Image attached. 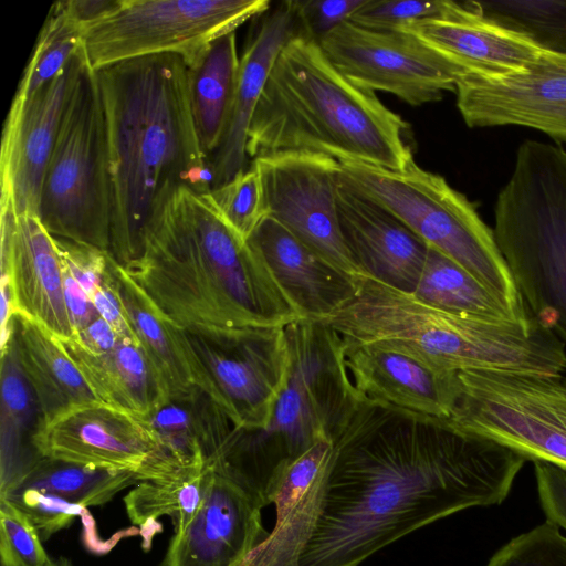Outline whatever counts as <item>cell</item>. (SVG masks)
Masks as SVG:
<instances>
[{
	"label": "cell",
	"mask_w": 566,
	"mask_h": 566,
	"mask_svg": "<svg viewBox=\"0 0 566 566\" xmlns=\"http://www.w3.org/2000/svg\"><path fill=\"white\" fill-rule=\"evenodd\" d=\"M6 499L20 509L34 525L42 541L69 527L76 516L91 517L86 507L60 495L33 488H18L8 491Z\"/></svg>",
	"instance_id": "ab89813d"
},
{
	"label": "cell",
	"mask_w": 566,
	"mask_h": 566,
	"mask_svg": "<svg viewBox=\"0 0 566 566\" xmlns=\"http://www.w3.org/2000/svg\"><path fill=\"white\" fill-rule=\"evenodd\" d=\"M454 93L470 128L528 127L566 148V54L543 50L525 69L501 77L468 74Z\"/></svg>",
	"instance_id": "2e32d148"
},
{
	"label": "cell",
	"mask_w": 566,
	"mask_h": 566,
	"mask_svg": "<svg viewBox=\"0 0 566 566\" xmlns=\"http://www.w3.org/2000/svg\"><path fill=\"white\" fill-rule=\"evenodd\" d=\"M367 0H294L303 35L318 41L322 36L349 21Z\"/></svg>",
	"instance_id": "7bdbcfd3"
},
{
	"label": "cell",
	"mask_w": 566,
	"mask_h": 566,
	"mask_svg": "<svg viewBox=\"0 0 566 566\" xmlns=\"http://www.w3.org/2000/svg\"><path fill=\"white\" fill-rule=\"evenodd\" d=\"M211 467L191 469L168 481H140L124 497L129 521L139 528L143 548L148 551L161 526L158 520L169 516L174 532H182L200 510L212 483Z\"/></svg>",
	"instance_id": "1f68e13d"
},
{
	"label": "cell",
	"mask_w": 566,
	"mask_h": 566,
	"mask_svg": "<svg viewBox=\"0 0 566 566\" xmlns=\"http://www.w3.org/2000/svg\"><path fill=\"white\" fill-rule=\"evenodd\" d=\"M262 509L242 488L214 472L200 510L174 534L160 566H232L242 560L270 534Z\"/></svg>",
	"instance_id": "ffe728a7"
},
{
	"label": "cell",
	"mask_w": 566,
	"mask_h": 566,
	"mask_svg": "<svg viewBox=\"0 0 566 566\" xmlns=\"http://www.w3.org/2000/svg\"><path fill=\"white\" fill-rule=\"evenodd\" d=\"M290 349L286 385L269 424L261 430L233 428L214 464L262 507L271 504L280 470L323 438L347 423L359 403L343 363L338 336L312 319L285 327Z\"/></svg>",
	"instance_id": "8992f818"
},
{
	"label": "cell",
	"mask_w": 566,
	"mask_h": 566,
	"mask_svg": "<svg viewBox=\"0 0 566 566\" xmlns=\"http://www.w3.org/2000/svg\"><path fill=\"white\" fill-rule=\"evenodd\" d=\"M400 31L482 77L518 72L543 52L530 39L484 17L474 1L447 0L442 13L409 23Z\"/></svg>",
	"instance_id": "44dd1931"
},
{
	"label": "cell",
	"mask_w": 566,
	"mask_h": 566,
	"mask_svg": "<svg viewBox=\"0 0 566 566\" xmlns=\"http://www.w3.org/2000/svg\"><path fill=\"white\" fill-rule=\"evenodd\" d=\"M123 268L178 326L286 327L302 319L210 192L180 188L147 231L142 255Z\"/></svg>",
	"instance_id": "3957f363"
},
{
	"label": "cell",
	"mask_w": 566,
	"mask_h": 566,
	"mask_svg": "<svg viewBox=\"0 0 566 566\" xmlns=\"http://www.w3.org/2000/svg\"><path fill=\"white\" fill-rule=\"evenodd\" d=\"M210 196L226 221L244 240L266 217L261 179L253 165L212 189Z\"/></svg>",
	"instance_id": "8d00e7d4"
},
{
	"label": "cell",
	"mask_w": 566,
	"mask_h": 566,
	"mask_svg": "<svg viewBox=\"0 0 566 566\" xmlns=\"http://www.w3.org/2000/svg\"><path fill=\"white\" fill-rule=\"evenodd\" d=\"M97 399L109 407L147 417L168 395L139 343L122 338L108 353L95 355L75 338L61 339Z\"/></svg>",
	"instance_id": "4316f807"
},
{
	"label": "cell",
	"mask_w": 566,
	"mask_h": 566,
	"mask_svg": "<svg viewBox=\"0 0 566 566\" xmlns=\"http://www.w3.org/2000/svg\"><path fill=\"white\" fill-rule=\"evenodd\" d=\"M333 442L321 513L298 566H359L428 524L499 505L526 462L443 420L365 405Z\"/></svg>",
	"instance_id": "6da1fadb"
},
{
	"label": "cell",
	"mask_w": 566,
	"mask_h": 566,
	"mask_svg": "<svg viewBox=\"0 0 566 566\" xmlns=\"http://www.w3.org/2000/svg\"><path fill=\"white\" fill-rule=\"evenodd\" d=\"M84 46L50 83L28 98H14L2 134L1 191L15 211L39 217L42 182L70 95L86 63Z\"/></svg>",
	"instance_id": "e0dca14e"
},
{
	"label": "cell",
	"mask_w": 566,
	"mask_h": 566,
	"mask_svg": "<svg viewBox=\"0 0 566 566\" xmlns=\"http://www.w3.org/2000/svg\"><path fill=\"white\" fill-rule=\"evenodd\" d=\"M53 239L63 265L92 297L105 280L111 251L62 238Z\"/></svg>",
	"instance_id": "b9f144b4"
},
{
	"label": "cell",
	"mask_w": 566,
	"mask_h": 566,
	"mask_svg": "<svg viewBox=\"0 0 566 566\" xmlns=\"http://www.w3.org/2000/svg\"><path fill=\"white\" fill-rule=\"evenodd\" d=\"M302 318L329 316L355 292V281L331 265L273 218L262 219L247 240Z\"/></svg>",
	"instance_id": "d4e9b609"
},
{
	"label": "cell",
	"mask_w": 566,
	"mask_h": 566,
	"mask_svg": "<svg viewBox=\"0 0 566 566\" xmlns=\"http://www.w3.org/2000/svg\"><path fill=\"white\" fill-rule=\"evenodd\" d=\"M493 232L531 316L566 342V148H517L499 191Z\"/></svg>",
	"instance_id": "52a82bcc"
},
{
	"label": "cell",
	"mask_w": 566,
	"mask_h": 566,
	"mask_svg": "<svg viewBox=\"0 0 566 566\" xmlns=\"http://www.w3.org/2000/svg\"><path fill=\"white\" fill-rule=\"evenodd\" d=\"M333 455V439L323 438L281 469L272 497L274 527L242 559L245 566H298L321 513Z\"/></svg>",
	"instance_id": "603a6c76"
},
{
	"label": "cell",
	"mask_w": 566,
	"mask_h": 566,
	"mask_svg": "<svg viewBox=\"0 0 566 566\" xmlns=\"http://www.w3.org/2000/svg\"><path fill=\"white\" fill-rule=\"evenodd\" d=\"M73 338L86 350L95 355L111 352L122 339L115 329L99 315Z\"/></svg>",
	"instance_id": "7dc6e473"
},
{
	"label": "cell",
	"mask_w": 566,
	"mask_h": 566,
	"mask_svg": "<svg viewBox=\"0 0 566 566\" xmlns=\"http://www.w3.org/2000/svg\"><path fill=\"white\" fill-rule=\"evenodd\" d=\"M318 44L349 82L386 92L411 106L438 102L470 72L403 31H376L346 21Z\"/></svg>",
	"instance_id": "4fadbf2b"
},
{
	"label": "cell",
	"mask_w": 566,
	"mask_h": 566,
	"mask_svg": "<svg viewBox=\"0 0 566 566\" xmlns=\"http://www.w3.org/2000/svg\"><path fill=\"white\" fill-rule=\"evenodd\" d=\"M491 21L515 31L541 49L566 54V0L474 1Z\"/></svg>",
	"instance_id": "d590c367"
},
{
	"label": "cell",
	"mask_w": 566,
	"mask_h": 566,
	"mask_svg": "<svg viewBox=\"0 0 566 566\" xmlns=\"http://www.w3.org/2000/svg\"><path fill=\"white\" fill-rule=\"evenodd\" d=\"M51 560L27 515L10 501L0 499L1 566H48Z\"/></svg>",
	"instance_id": "f35d334b"
},
{
	"label": "cell",
	"mask_w": 566,
	"mask_h": 566,
	"mask_svg": "<svg viewBox=\"0 0 566 566\" xmlns=\"http://www.w3.org/2000/svg\"><path fill=\"white\" fill-rule=\"evenodd\" d=\"M11 340L18 363L39 403L40 429L75 409L102 403L61 338L43 325L18 313L13 318Z\"/></svg>",
	"instance_id": "484cf974"
},
{
	"label": "cell",
	"mask_w": 566,
	"mask_h": 566,
	"mask_svg": "<svg viewBox=\"0 0 566 566\" xmlns=\"http://www.w3.org/2000/svg\"><path fill=\"white\" fill-rule=\"evenodd\" d=\"M115 276L119 297L135 336L168 395H186L192 384L175 335V323L128 276L117 261Z\"/></svg>",
	"instance_id": "4dcf8cb0"
},
{
	"label": "cell",
	"mask_w": 566,
	"mask_h": 566,
	"mask_svg": "<svg viewBox=\"0 0 566 566\" xmlns=\"http://www.w3.org/2000/svg\"><path fill=\"white\" fill-rule=\"evenodd\" d=\"M412 293L424 303L449 312L499 319H525L469 271L431 247L428 248L424 266Z\"/></svg>",
	"instance_id": "d6a6232c"
},
{
	"label": "cell",
	"mask_w": 566,
	"mask_h": 566,
	"mask_svg": "<svg viewBox=\"0 0 566 566\" xmlns=\"http://www.w3.org/2000/svg\"><path fill=\"white\" fill-rule=\"evenodd\" d=\"M0 412L2 495L42 458L33 444L41 427L39 403L18 363L11 339L1 349Z\"/></svg>",
	"instance_id": "f546056e"
},
{
	"label": "cell",
	"mask_w": 566,
	"mask_h": 566,
	"mask_svg": "<svg viewBox=\"0 0 566 566\" xmlns=\"http://www.w3.org/2000/svg\"><path fill=\"white\" fill-rule=\"evenodd\" d=\"M106 125L111 253L138 259L147 231L182 187L211 191L212 170L195 127L188 67L172 53L95 71Z\"/></svg>",
	"instance_id": "7a4b0ae2"
},
{
	"label": "cell",
	"mask_w": 566,
	"mask_h": 566,
	"mask_svg": "<svg viewBox=\"0 0 566 566\" xmlns=\"http://www.w3.org/2000/svg\"><path fill=\"white\" fill-rule=\"evenodd\" d=\"M63 292L74 336L97 316L92 297L63 265Z\"/></svg>",
	"instance_id": "bcb514c9"
},
{
	"label": "cell",
	"mask_w": 566,
	"mask_h": 566,
	"mask_svg": "<svg viewBox=\"0 0 566 566\" xmlns=\"http://www.w3.org/2000/svg\"><path fill=\"white\" fill-rule=\"evenodd\" d=\"M115 264L116 260L111 255L105 280L93 294L92 301L97 314L115 329L120 338L137 340L119 297L115 276Z\"/></svg>",
	"instance_id": "f6af8a7d"
},
{
	"label": "cell",
	"mask_w": 566,
	"mask_h": 566,
	"mask_svg": "<svg viewBox=\"0 0 566 566\" xmlns=\"http://www.w3.org/2000/svg\"><path fill=\"white\" fill-rule=\"evenodd\" d=\"M541 507L546 521L566 531V469L534 461Z\"/></svg>",
	"instance_id": "ee69618b"
},
{
	"label": "cell",
	"mask_w": 566,
	"mask_h": 566,
	"mask_svg": "<svg viewBox=\"0 0 566 566\" xmlns=\"http://www.w3.org/2000/svg\"><path fill=\"white\" fill-rule=\"evenodd\" d=\"M303 35L294 0L283 1L261 20L240 57L234 99L226 133L211 156V190L245 169L248 132L271 70L282 49ZM304 36V35H303Z\"/></svg>",
	"instance_id": "cb8c5ba5"
},
{
	"label": "cell",
	"mask_w": 566,
	"mask_h": 566,
	"mask_svg": "<svg viewBox=\"0 0 566 566\" xmlns=\"http://www.w3.org/2000/svg\"><path fill=\"white\" fill-rule=\"evenodd\" d=\"M39 219L56 238L111 249V188L104 107L84 64L44 174Z\"/></svg>",
	"instance_id": "9c48e42d"
},
{
	"label": "cell",
	"mask_w": 566,
	"mask_h": 566,
	"mask_svg": "<svg viewBox=\"0 0 566 566\" xmlns=\"http://www.w3.org/2000/svg\"><path fill=\"white\" fill-rule=\"evenodd\" d=\"M186 64L196 132L211 159L226 133L234 99L240 67L235 32L213 40Z\"/></svg>",
	"instance_id": "f1b7e54d"
},
{
	"label": "cell",
	"mask_w": 566,
	"mask_h": 566,
	"mask_svg": "<svg viewBox=\"0 0 566 566\" xmlns=\"http://www.w3.org/2000/svg\"><path fill=\"white\" fill-rule=\"evenodd\" d=\"M232 566H245V564L243 563V560H240V562L233 564Z\"/></svg>",
	"instance_id": "f907efd6"
},
{
	"label": "cell",
	"mask_w": 566,
	"mask_h": 566,
	"mask_svg": "<svg viewBox=\"0 0 566 566\" xmlns=\"http://www.w3.org/2000/svg\"><path fill=\"white\" fill-rule=\"evenodd\" d=\"M340 345L347 379L359 405L449 418L459 394L458 373L433 369L392 349Z\"/></svg>",
	"instance_id": "d6986e66"
},
{
	"label": "cell",
	"mask_w": 566,
	"mask_h": 566,
	"mask_svg": "<svg viewBox=\"0 0 566 566\" xmlns=\"http://www.w3.org/2000/svg\"><path fill=\"white\" fill-rule=\"evenodd\" d=\"M339 181L387 209L429 247L446 254L499 296L517 316L531 314L476 206L415 160L402 170L339 163Z\"/></svg>",
	"instance_id": "ba28073f"
},
{
	"label": "cell",
	"mask_w": 566,
	"mask_h": 566,
	"mask_svg": "<svg viewBox=\"0 0 566 566\" xmlns=\"http://www.w3.org/2000/svg\"><path fill=\"white\" fill-rule=\"evenodd\" d=\"M145 419L163 447L185 469L211 467L233 430L220 407L200 388L169 399Z\"/></svg>",
	"instance_id": "83f0119b"
},
{
	"label": "cell",
	"mask_w": 566,
	"mask_h": 566,
	"mask_svg": "<svg viewBox=\"0 0 566 566\" xmlns=\"http://www.w3.org/2000/svg\"><path fill=\"white\" fill-rule=\"evenodd\" d=\"M407 127L375 93L340 74L316 40L298 35L271 70L250 123L247 155L307 151L402 170L413 161Z\"/></svg>",
	"instance_id": "277c9868"
},
{
	"label": "cell",
	"mask_w": 566,
	"mask_h": 566,
	"mask_svg": "<svg viewBox=\"0 0 566 566\" xmlns=\"http://www.w3.org/2000/svg\"><path fill=\"white\" fill-rule=\"evenodd\" d=\"M268 0H114L83 25L90 67L172 53L191 61L213 40L269 11Z\"/></svg>",
	"instance_id": "7c38bea8"
},
{
	"label": "cell",
	"mask_w": 566,
	"mask_h": 566,
	"mask_svg": "<svg viewBox=\"0 0 566 566\" xmlns=\"http://www.w3.org/2000/svg\"><path fill=\"white\" fill-rule=\"evenodd\" d=\"M337 209L345 243L361 271L398 290L413 292L428 244L387 209L340 181Z\"/></svg>",
	"instance_id": "7402d4cb"
},
{
	"label": "cell",
	"mask_w": 566,
	"mask_h": 566,
	"mask_svg": "<svg viewBox=\"0 0 566 566\" xmlns=\"http://www.w3.org/2000/svg\"><path fill=\"white\" fill-rule=\"evenodd\" d=\"M139 481L136 474L128 471L41 458L10 490L39 489L88 509L106 504L117 493Z\"/></svg>",
	"instance_id": "836d02e7"
},
{
	"label": "cell",
	"mask_w": 566,
	"mask_h": 566,
	"mask_svg": "<svg viewBox=\"0 0 566 566\" xmlns=\"http://www.w3.org/2000/svg\"><path fill=\"white\" fill-rule=\"evenodd\" d=\"M83 45V24L67 1L52 4L14 98H28L55 78Z\"/></svg>",
	"instance_id": "e575fe53"
},
{
	"label": "cell",
	"mask_w": 566,
	"mask_h": 566,
	"mask_svg": "<svg viewBox=\"0 0 566 566\" xmlns=\"http://www.w3.org/2000/svg\"><path fill=\"white\" fill-rule=\"evenodd\" d=\"M258 170L266 216L355 282L365 275L350 254L339 224V161L315 153L259 156Z\"/></svg>",
	"instance_id": "5bb4252c"
},
{
	"label": "cell",
	"mask_w": 566,
	"mask_h": 566,
	"mask_svg": "<svg viewBox=\"0 0 566 566\" xmlns=\"http://www.w3.org/2000/svg\"><path fill=\"white\" fill-rule=\"evenodd\" d=\"M175 335L192 384L235 429H264L290 371L285 327L178 326Z\"/></svg>",
	"instance_id": "30bf717a"
},
{
	"label": "cell",
	"mask_w": 566,
	"mask_h": 566,
	"mask_svg": "<svg viewBox=\"0 0 566 566\" xmlns=\"http://www.w3.org/2000/svg\"><path fill=\"white\" fill-rule=\"evenodd\" d=\"M114 3V0H67L74 17L84 25L92 22Z\"/></svg>",
	"instance_id": "c3c4849f"
},
{
	"label": "cell",
	"mask_w": 566,
	"mask_h": 566,
	"mask_svg": "<svg viewBox=\"0 0 566 566\" xmlns=\"http://www.w3.org/2000/svg\"><path fill=\"white\" fill-rule=\"evenodd\" d=\"M447 0H367L349 22L376 31H400L407 24L442 13Z\"/></svg>",
	"instance_id": "60d3db41"
},
{
	"label": "cell",
	"mask_w": 566,
	"mask_h": 566,
	"mask_svg": "<svg viewBox=\"0 0 566 566\" xmlns=\"http://www.w3.org/2000/svg\"><path fill=\"white\" fill-rule=\"evenodd\" d=\"M48 566H73L71 560L66 557H59L56 559H52Z\"/></svg>",
	"instance_id": "681fc988"
},
{
	"label": "cell",
	"mask_w": 566,
	"mask_h": 566,
	"mask_svg": "<svg viewBox=\"0 0 566 566\" xmlns=\"http://www.w3.org/2000/svg\"><path fill=\"white\" fill-rule=\"evenodd\" d=\"M485 566H566V536L545 521L510 539Z\"/></svg>",
	"instance_id": "74e56055"
},
{
	"label": "cell",
	"mask_w": 566,
	"mask_h": 566,
	"mask_svg": "<svg viewBox=\"0 0 566 566\" xmlns=\"http://www.w3.org/2000/svg\"><path fill=\"white\" fill-rule=\"evenodd\" d=\"M316 322L346 346L397 350L446 373L566 371L565 343L531 315L514 321L449 312L368 274L349 300Z\"/></svg>",
	"instance_id": "5b68a950"
},
{
	"label": "cell",
	"mask_w": 566,
	"mask_h": 566,
	"mask_svg": "<svg viewBox=\"0 0 566 566\" xmlns=\"http://www.w3.org/2000/svg\"><path fill=\"white\" fill-rule=\"evenodd\" d=\"M1 276L9 280L17 314L40 323L59 338L74 331L63 292V266L53 237L38 216L19 214L1 191Z\"/></svg>",
	"instance_id": "ac0fdd59"
},
{
	"label": "cell",
	"mask_w": 566,
	"mask_h": 566,
	"mask_svg": "<svg viewBox=\"0 0 566 566\" xmlns=\"http://www.w3.org/2000/svg\"><path fill=\"white\" fill-rule=\"evenodd\" d=\"M458 381L449 428L566 469V377L465 370Z\"/></svg>",
	"instance_id": "8fae6325"
},
{
	"label": "cell",
	"mask_w": 566,
	"mask_h": 566,
	"mask_svg": "<svg viewBox=\"0 0 566 566\" xmlns=\"http://www.w3.org/2000/svg\"><path fill=\"white\" fill-rule=\"evenodd\" d=\"M33 444L42 458L128 471L140 481H168L191 470L163 447L145 418L104 403L75 409L41 428Z\"/></svg>",
	"instance_id": "9a60e30c"
}]
</instances>
